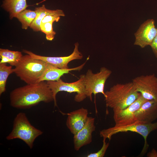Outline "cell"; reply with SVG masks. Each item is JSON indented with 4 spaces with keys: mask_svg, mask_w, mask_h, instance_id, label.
<instances>
[{
    "mask_svg": "<svg viewBox=\"0 0 157 157\" xmlns=\"http://www.w3.org/2000/svg\"><path fill=\"white\" fill-rule=\"evenodd\" d=\"M147 156L148 157H157V151L153 149L151 151L147 153Z\"/></svg>",
    "mask_w": 157,
    "mask_h": 157,
    "instance_id": "obj_24",
    "label": "cell"
},
{
    "mask_svg": "<svg viewBox=\"0 0 157 157\" xmlns=\"http://www.w3.org/2000/svg\"><path fill=\"white\" fill-rule=\"evenodd\" d=\"M157 34V28L153 19H149L143 22L135 33V45L144 48L151 46Z\"/></svg>",
    "mask_w": 157,
    "mask_h": 157,
    "instance_id": "obj_11",
    "label": "cell"
},
{
    "mask_svg": "<svg viewBox=\"0 0 157 157\" xmlns=\"http://www.w3.org/2000/svg\"><path fill=\"white\" fill-rule=\"evenodd\" d=\"M35 10L37 13L36 17L30 27L35 31H40V25L42 21L47 15L59 13L62 10L60 9L50 10L47 9L44 5L40 7L36 8Z\"/></svg>",
    "mask_w": 157,
    "mask_h": 157,
    "instance_id": "obj_17",
    "label": "cell"
},
{
    "mask_svg": "<svg viewBox=\"0 0 157 157\" xmlns=\"http://www.w3.org/2000/svg\"><path fill=\"white\" fill-rule=\"evenodd\" d=\"M73 51L69 55L61 57H48L40 56L27 50H24L23 52L30 55L32 58L41 60L47 63L62 69H67L68 63L71 61L75 60H81L83 55L78 50L79 43L74 44Z\"/></svg>",
    "mask_w": 157,
    "mask_h": 157,
    "instance_id": "obj_10",
    "label": "cell"
},
{
    "mask_svg": "<svg viewBox=\"0 0 157 157\" xmlns=\"http://www.w3.org/2000/svg\"><path fill=\"white\" fill-rule=\"evenodd\" d=\"M132 82L137 91L145 99L157 101V77L154 74L138 76Z\"/></svg>",
    "mask_w": 157,
    "mask_h": 157,
    "instance_id": "obj_8",
    "label": "cell"
},
{
    "mask_svg": "<svg viewBox=\"0 0 157 157\" xmlns=\"http://www.w3.org/2000/svg\"><path fill=\"white\" fill-rule=\"evenodd\" d=\"M43 133L31 124L25 113L20 112L14 118L12 131L6 138L8 140L20 139L32 149L36 139Z\"/></svg>",
    "mask_w": 157,
    "mask_h": 157,
    "instance_id": "obj_4",
    "label": "cell"
},
{
    "mask_svg": "<svg viewBox=\"0 0 157 157\" xmlns=\"http://www.w3.org/2000/svg\"><path fill=\"white\" fill-rule=\"evenodd\" d=\"M85 74H81L77 81L72 83L64 82L61 79L56 81H47L54 97V106H57L56 95L60 91H65L69 93H76L74 98V101L78 102L83 101L87 97L85 94Z\"/></svg>",
    "mask_w": 157,
    "mask_h": 157,
    "instance_id": "obj_6",
    "label": "cell"
},
{
    "mask_svg": "<svg viewBox=\"0 0 157 157\" xmlns=\"http://www.w3.org/2000/svg\"><path fill=\"white\" fill-rule=\"evenodd\" d=\"M67 115L66 125L74 135L84 126L88 117V110L83 107L70 112Z\"/></svg>",
    "mask_w": 157,
    "mask_h": 157,
    "instance_id": "obj_14",
    "label": "cell"
},
{
    "mask_svg": "<svg viewBox=\"0 0 157 157\" xmlns=\"http://www.w3.org/2000/svg\"><path fill=\"white\" fill-rule=\"evenodd\" d=\"M106 105L113 110L124 109L130 105L140 95L132 82L117 83L105 92Z\"/></svg>",
    "mask_w": 157,
    "mask_h": 157,
    "instance_id": "obj_2",
    "label": "cell"
},
{
    "mask_svg": "<svg viewBox=\"0 0 157 157\" xmlns=\"http://www.w3.org/2000/svg\"><path fill=\"white\" fill-rule=\"evenodd\" d=\"M157 129V122L148 124H143L136 121L129 125L114 126L102 130L100 132L101 137L109 140L114 135L119 133L131 131L137 133L142 135L144 140L143 148L141 153V155H144L149 147L147 142L148 135L152 131Z\"/></svg>",
    "mask_w": 157,
    "mask_h": 157,
    "instance_id": "obj_5",
    "label": "cell"
},
{
    "mask_svg": "<svg viewBox=\"0 0 157 157\" xmlns=\"http://www.w3.org/2000/svg\"><path fill=\"white\" fill-rule=\"evenodd\" d=\"M36 15L35 10L26 9L19 13L16 18L21 23L22 28L26 30L28 27H30Z\"/></svg>",
    "mask_w": 157,
    "mask_h": 157,
    "instance_id": "obj_19",
    "label": "cell"
},
{
    "mask_svg": "<svg viewBox=\"0 0 157 157\" xmlns=\"http://www.w3.org/2000/svg\"><path fill=\"white\" fill-rule=\"evenodd\" d=\"M134 115L136 121L143 124L152 123L157 119V101H146Z\"/></svg>",
    "mask_w": 157,
    "mask_h": 157,
    "instance_id": "obj_13",
    "label": "cell"
},
{
    "mask_svg": "<svg viewBox=\"0 0 157 157\" xmlns=\"http://www.w3.org/2000/svg\"><path fill=\"white\" fill-rule=\"evenodd\" d=\"M53 23L50 22L41 24L40 31L45 34L46 39L48 40H53L56 34L53 30Z\"/></svg>",
    "mask_w": 157,
    "mask_h": 157,
    "instance_id": "obj_21",
    "label": "cell"
},
{
    "mask_svg": "<svg viewBox=\"0 0 157 157\" xmlns=\"http://www.w3.org/2000/svg\"><path fill=\"white\" fill-rule=\"evenodd\" d=\"M112 71L105 67H101L99 72L94 73L90 69L88 70L85 77V94L92 101V95L95 96L98 93L105 96L104 92L105 85Z\"/></svg>",
    "mask_w": 157,
    "mask_h": 157,
    "instance_id": "obj_7",
    "label": "cell"
},
{
    "mask_svg": "<svg viewBox=\"0 0 157 157\" xmlns=\"http://www.w3.org/2000/svg\"><path fill=\"white\" fill-rule=\"evenodd\" d=\"M88 60L87 59L84 63L78 67L67 69L59 68L47 63L46 69L38 82L45 81H57L60 79V77L64 74H68L71 71H79L83 68Z\"/></svg>",
    "mask_w": 157,
    "mask_h": 157,
    "instance_id": "obj_15",
    "label": "cell"
},
{
    "mask_svg": "<svg viewBox=\"0 0 157 157\" xmlns=\"http://www.w3.org/2000/svg\"><path fill=\"white\" fill-rule=\"evenodd\" d=\"M14 72V69L11 66H7L6 63H0V95L6 90V84L7 78L10 74Z\"/></svg>",
    "mask_w": 157,
    "mask_h": 157,
    "instance_id": "obj_20",
    "label": "cell"
},
{
    "mask_svg": "<svg viewBox=\"0 0 157 157\" xmlns=\"http://www.w3.org/2000/svg\"><path fill=\"white\" fill-rule=\"evenodd\" d=\"M94 122V118L88 117L84 126L74 135V148L76 151L92 142V133L95 129Z\"/></svg>",
    "mask_w": 157,
    "mask_h": 157,
    "instance_id": "obj_12",
    "label": "cell"
},
{
    "mask_svg": "<svg viewBox=\"0 0 157 157\" xmlns=\"http://www.w3.org/2000/svg\"><path fill=\"white\" fill-rule=\"evenodd\" d=\"M103 144L101 148L97 152L91 153L88 155L87 157H103L104 156L106 151L109 145L108 142L107 143L106 141V139L103 138Z\"/></svg>",
    "mask_w": 157,
    "mask_h": 157,
    "instance_id": "obj_22",
    "label": "cell"
},
{
    "mask_svg": "<svg viewBox=\"0 0 157 157\" xmlns=\"http://www.w3.org/2000/svg\"><path fill=\"white\" fill-rule=\"evenodd\" d=\"M147 100L140 94L137 99L126 108L123 109L113 110L115 125L124 126L136 122L135 113Z\"/></svg>",
    "mask_w": 157,
    "mask_h": 157,
    "instance_id": "obj_9",
    "label": "cell"
},
{
    "mask_svg": "<svg viewBox=\"0 0 157 157\" xmlns=\"http://www.w3.org/2000/svg\"><path fill=\"white\" fill-rule=\"evenodd\" d=\"M150 46L155 57L157 58V34Z\"/></svg>",
    "mask_w": 157,
    "mask_h": 157,
    "instance_id": "obj_23",
    "label": "cell"
},
{
    "mask_svg": "<svg viewBox=\"0 0 157 157\" xmlns=\"http://www.w3.org/2000/svg\"><path fill=\"white\" fill-rule=\"evenodd\" d=\"M10 106L19 109H27L41 102L54 101L52 92L47 82L42 81L16 88L10 94Z\"/></svg>",
    "mask_w": 157,
    "mask_h": 157,
    "instance_id": "obj_1",
    "label": "cell"
},
{
    "mask_svg": "<svg viewBox=\"0 0 157 157\" xmlns=\"http://www.w3.org/2000/svg\"><path fill=\"white\" fill-rule=\"evenodd\" d=\"M28 6L26 0H3L1 6L8 12L12 19L16 17L18 15L25 10Z\"/></svg>",
    "mask_w": 157,
    "mask_h": 157,
    "instance_id": "obj_16",
    "label": "cell"
},
{
    "mask_svg": "<svg viewBox=\"0 0 157 157\" xmlns=\"http://www.w3.org/2000/svg\"><path fill=\"white\" fill-rule=\"evenodd\" d=\"M23 55L21 52L12 51L8 49H0V63H9L11 66H16L21 60Z\"/></svg>",
    "mask_w": 157,
    "mask_h": 157,
    "instance_id": "obj_18",
    "label": "cell"
},
{
    "mask_svg": "<svg viewBox=\"0 0 157 157\" xmlns=\"http://www.w3.org/2000/svg\"><path fill=\"white\" fill-rule=\"evenodd\" d=\"M47 64L41 60L34 58L27 54L22 56L14 68V73L27 84L36 83L38 82Z\"/></svg>",
    "mask_w": 157,
    "mask_h": 157,
    "instance_id": "obj_3",
    "label": "cell"
}]
</instances>
